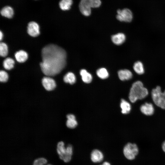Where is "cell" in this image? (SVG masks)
<instances>
[{"label": "cell", "instance_id": "obj_11", "mask_svg": "<svg viewBox=\"0 0 165 165\" xmlns=\"http://www.w3.org/2000/svg\"><path fill=\"white\" fill-rule=\"evenodd\" d=\"M141 112L147 116L153 114L154 112V108L150 103H145L142 105L140 108Z\"/></svg>", "mask_w": 165, "mask_h": 165}, {"label": "cell", "instance_id": "obj_3", "mask_svg": "<svg viewBox=\"0 0 165 165\" xmlns=\"http://www.w3.org/2000/svg\"><path fill=\"white\" fill-rule=\"evenodd\" d=\"M57 151L60 158L64 162L68 163L71 160L73 153V147L71 144L68 145L65 147L64 143L60 141L57 144Z\"/></svg>", "mask_w": 165, "mask_h": 165}, {"label": "cell", "instance_id": "obj_20", "mask_svg": "<svg viewBox=\"0 0 165 165\" xmlns=\"http://www.w3.org/2000/svg\"><path fill=\"white\" fill-rule=\"evenodd\" d=\"M76 77L75 75L72 72H68L64 76V80L66 83L72 84L76 81Z\"/></svg>", "mask_w": 165, "mask_h": 165}, {"label": "cell", "instance_id": "obj_9", "mask_svg": "<svg viewBox=\"0 0 165 165\" xmlns=\"http://www.w3.org/2000/svg\"><path fill=\"white\" fill-rule=\"evenodd\" d=\"M42 83L45 88L48 91L53 90L56 86L54 80L49 77H44L42 79Z\"/></svg>", "mask_w": 165, "mask_h": 165}, {"label": "cell", "instance_id": "obj_7", "mask_svg": "<svg viewBox=\"0 0 165 165\" xmlns=\"http://www.w3.org/2000/svg\"><path fill=\"white\" fill-rule=\"evenodd\" d=\"M116 18L119 20L126 22H130L133 18V13L128 8L123 9H118L117 11Z\"/></svg>", "mask_w": 165, "mask_h": 165}, {"label": "cell", "instance_id": "obj_2", "mask_svg": "<svg viewBox=\"0 0 165 165\" xmlns=\"http://www.w3.org/2000/svg\"><path fill=\"white\" fill-rule=\"evenodd\" d=\"M148 94L147 89L143 86V83L138 81L134 82L131 87L129 98L130 101L134 103L138 99H142Z\"/></svg>", "mask_w": 165, "mask_h": 165}, {"label": "cell", "instance_id": "obj_6", "mask_svg": "<svg viewBox=\"0 0 165 165\" xmlns=\"http://www.w3.org/2000/svg\"><path fill=\"white\" fill-rule=\"evenodd\" d=\"M138 152V147L135 144L129 143L125 145L123 149L125 156L129 160L134 159Z\"/></svg>", "mask_w": 165, "mask_h": 165}, {"label": "cell", "instance_id": "obj_25", "mask_svg": "<svg viewBox=\"0 0 165 165\" xmlns=\"http://www.w3.org/2000/svg\"><path fill=\"white\" fill-rule=\"evenodd\" d=\"M77 125V122L75 119H68L66 122L67 127L70 128H74Z\"/></svg>", "mask_w": 165, "mask_h": 165}, {"label": "cell", "instance_id": "obj_22", "mask_svg": "<svg viewBox=\"0 0 165 165\" xmlns=\"http://www.w3.org/2000/svg\"><path fill=\"white\" fill-rule=\"evenodd\" d=\"M96 73L98 77L102 79L107 78L109 75L107 71L104 68H101L98 69Z\"/></svg>", "mask_w": 165, "mask_h": 165}, {"label": "cell", "instance_id": "obj_16", "mask_svg": "<svg viewBox=\"0 0 165 165\" xmlns=\"http://www.w3.org/2000/svg\"><path fill=\"white\" fill-rule=\"evenodd\" d=\"M121 108L122 113L123 114H127L129 113L131 109V106L130 104L123 99H122L120 104Z\"/></svg>", "mask_w": 165, "mask_h": 165}, {"label": "cell", "instance_id": "obj_30", "mask_svg": "<svg viewBox=\"0 0 165 165\" xmlns=\"http://www.w3.org/2000/svg\"><path fill=\"white\" fill-rule=\"evenodd\" d=\"M3 35L1 31H0V39L1 40L2 39V38Z\"/></svg>", "mask_w": 165, "mask_h": 165}, {"label": "cell", "instance_id": "obj_24", "mask_svg": "<svg viewBox=\"0 0 165 165\" xmlns=\"http://www.w3.org/2000/svg\"><path fill=\"white\" fill-rule=\"evenodd\" d=\"M46 159L44 158H39L35 159L34 161L33 165H52L47 164Z\"/></svg>", "mask_w": 165, "mask_h": 165}, {"label": "cell", "instance_id": "obj_13", "mask_svg": "<svg viewBox=\"0 0 165 165\" xmlns=\"http://www.w3.org/2000/svg\"><path fill=\"white\" fill-rule=\"evenodd\" d=\"M126 39L125 35L121 33H118L112 36V42L116 45H120L123 43Z\"/></svg>", "mask_w": 165, "mask_h": 165}, {"label": "cell", "instance_id": "obj_21", "mask_svg": "<svg viewBox=\"0 0 165 165\" xmlns=\"http://www.w3.org/2000/svg\"><path fill=\"white\" fill-rule=\"evenodd\" d=\"M14 61L12 59L8 57L6 58L3 62V66L7 70H10L13 68Z\"/></svg>", "mask_w": 165, "mask_h": 165}, {"label": "cell", "instance_id": "obj_1", "mask_svg": "<svg viewBox=\"0 0 165 165\" xmlns=\"http://www.w3.org/2000/svg\"><path fill=\"white\" fill-rule=\"evenodd\" d=\"M41 70L47 76H54L61 72L66 64V54L61 47L53 44L44 47L42 51Z\"/></svg>", "mask_w": 165, "mask_h": 165}, {"label": "cell", "instance_id": "obj_5", "mask_svg": "<svg viewBox=\"0 0 165 165\" xmlns=\"http://www.w3.org/2000/svg\"><path fill=\"white\" fill-rule=\"evenodd\" d=\"M152 96L155 104L160 108L165 109V90L162 92L160 86H157L152 91Z\"/></svg>", "mask_w": 165, "mask_h": 165}, {"label": "cell", "instance_id": "obj_26", "mask_svg": "<svg viewBox=\"0 0 165 165\" xmlns=\"http://www.w3.org/2000/svg\"><path fill=\"white\" fill-rule=\"evenodd\" d=\"M8 78V74L4 71H1L0 72V81L2 82H5L7 81Z\"/></svg>", "mask_w": 165, "mask_h": 165}, {"label": "cell", "instance_id": "obj_27", "mask_svg": "<svg viewBox=\"0 0 165 165\" xmlns=\"http://www.w3.org/2000/svg\"><path fill=\"white\" fill-rule=\"evenodd\" d=\"M67 119H75V116L72 114H70L67 115Z\"/></svg>", "mask_w": 165, "mask_h": 165}, {"label": "cell", "instance_id": "obj_19", "mask_svg": "<svg viewBox=\"0 0 165 165\" xmlns=\"http://www.w3.org/2000/svg\"><path fill=\"white\" fill-rule=\"evenodd\" d=\"M133 69L136 73L142 75L144 72V69L142 63L140 61L135 62L133 65Z\"/></svg>", "mask_w": 165, "mask_h": 165}, {"label": "cell", "instance_id": "obj_12", "mask_svg": "<svg viewBox=\"0 0 165 165\" xmlns=\"http://www.w3.org/2000/svg\"><path fill=\"white\" fill-rule=\"evenodd\" d=\"M132 75L131 72L128 69L121 70L118 72L119 77L122 81L130 79L132 77Z\"/></svg>", "mask_w": 165, "mask_h": 165}, {"label": "cell", "instance_id": "obj_15", "mask_svg": "<svg viewBox=\"0 0 165 165\" xmlns=\"http://www.w3.org/2000/svg\"><path fill=\"white\" fill-rule=\"evenodd\" d=\"M15 56L16 61L20 63L25 62L28 58L27 53L23 50H20L16 52Z\"/></svg>", "mask_w": 165, "mask_h": 165}, {"label": "cell", "instance_id": "obj_10", "mask_svg": "<svg viewBox=\"0 0 165 165\" xmlns=\"http://www.w3.org/2000/svg\"><path fill=\"white\" fill-rule=\"evenodd\" d=\"M90 158L91 161L94 163H99L103 160L104 155L101 151L97 149H95L91 152Z\"/></svg>", "mask_w": 165, "mask_h": 165}, {"label": "cell", "instance_id": "obj_8", "mask_svg": "<svg viewBox=\"0 0 165 165\" xmlns=\"http://www.w3.org/2000/svg\"><path fill=\"white\" fill-rule=\"evenodd\" d=\"M27 31L31 36L35 37L38 36L40 34L38 25L34 21L29 22L28 25Z\"/></svg>", "mask_w": 165, "mask_h": 165}, {"label": "cell", "instance_id": "obj_14", "mask_svg": "<svg viewBox=\"0 0 165 165\" xmlns=\"http://www.w3.org/2000/svg\"><path fill=\"white\" fill-rule=\"evenodd\" d=\"M0 13L2 16L8 18H11L13 16L14 11L12 7L6 6L2 9Z\"/></svg>", "mask_w": 165, "mask_h": 165}, {"label": "cell", "instance_id": "obj_28", "mask_svg": "<svg viewBox=\"0 0 165 165\" xmlns=\"http://www.w3.org/2000/svg\"><path fill=\"white\" fill-rule=\"evenodd\" d=\"M162 148L163 150L165 152V141L163 143Z\"/></svg>", "mask_w": 165, "mask_h": 165}, {"label": "cell", "instance_id": "obj_17", "mask_svg": "<svg viewBox=\"0 0 165 165\" xmlns=\"http://www.w3.org/2000/svg\"><path fill=\"white\" fill-rule=\"evenodd\" d=\"M80 74L82 77V80L86 83H90L92 79V77L91 74L86 70L82 69L80 71Z\"/></svg>", "mask_w": 165, "mask_h": 165}, {"label": "cell", "instance_id": "obj_4", "mask_svg": "<svg viewBox=\"0 0 165 165\" xmlns=\"http://www.w3.org/2000/svg\"><path fill=\"white\" fill-rule=\"evenodd\" d=\"M101 3L100 0H81L79 8L81 13L84 15L88 16L91 13V8H98Z\"/></svg>", "mask_w": 165, "mask_h": 165}, {"label": "cell", "instance_id": "obj_18", "mask_svg": "<svg viewBox=\"0 0 165 165\" xmlns=\"http://www.w3.org/2000/svg\"><path fill=\"white\" fill-rule=\"evenodd\" d=\"M73 3L72 0H61L59 3L60 9L64 11L70 9Z\"/></svg>", "mask_w": 165, "mask_h": 165}, {"label": "cell", "instance_id": "obj_29", "mask_svg": "<svg viewBox=\"0 0 165 165\" xmlns=\"http://www.w3.org/2000/svg\"><path fill=\"white\" fill-rule=\"evenodd\" d=\"M100 165H111V164L108 162H104L102 164Z\"/></svg>", "mask_w": 165, "mask_h": 165}, {"label": "cell", "instance_id": "obj_23", "mask_svg": "<svg viewBox=\"0 0 165 165\" xmlns=\"http://www.w3.org/2000/svg\"><path fill=\"white\" fill-rule=\"evenodd\" d=\"M8 52V47L4 42H1L0 44V55L2 57L6 56Z\"/></svg>", "mask_w": 165, "mask_h": 165}]
</instances>
